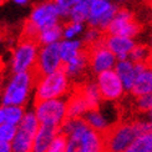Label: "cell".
<instances>
[{"instance_id":"6da1fadb","label":"cell","mask_w":152,"mask_h":152,"mask_svg":"<svg viewBox=\"0 0 152 152\" xmlns=\"http://www.w3.org/2000/svg\"><path fill=\"white\" fill-rule=\"evenodd\" d=\"M59 132L67 137L66 152H106L104 134L90 127L84 117H67Z\"/></svg>"},{"instance_id":"7a4b0ae2","label":"cell","mask_w":152,"mask_h":152,"mask_svg":"<svg viewBox=\"0 0 152 152\" xmlns=\"http://www.w3.org/2000/svg\"><path fill=\"white\" fill-rule=\"evenodd\" d=\"M37 75L35 71L15 72L6 82L1 92V105L26 106L31 97Z\"/></svg>"},{"instance_id":"3957f363","label":"cell","mask_w":152,"mask_h":152,"mask_svg":"<svg viewBox=\"0 0 152 152\" xmlns=\"http://www.w3.org/2000/svg\"><path fill=\"white\" fill-rule=\"evenodd\" d=\"M71 90V80L66 75L64 69L48 74L37 76L34 88V99L35 101L48 100V99H59L69 97Z\"/></svg>"},{"instance_id":"277c9868","label":"cell","mask_w":152,"mask_h":152,"mask_svg":"<svg viewBox=\"0 0 152 152\" xmlns=\"http://www.w3.org/2000/svg\"><path fill=\"white\" fill-rule=\"evenodd\" d=\"M104 136L106 152H125L135 138L141 136L138 121L117 122Z\"/></svg>"},{"instance_id":"5b68a950","label":"cell","mask_w":152,"mask_h":152,"mask_svg":"<svg viewBox=\"0 0 152 152\" xmlns=\"http://www.w3.org/2000/svg\"><path fill=\"white\" fill-rule=\"evenodd\" d=\"M40 45L34 39L24 37L14 48L10 59V69L12 74L35 71Z\"/></svg>"},{"instance_id":"8992f818","label":"cell","mask_w":152,"mask_h":152,"mask_svg":"<svg viewBox=\"0 0 152 152\" xmlns=\"http://www.w3.org/2000/svg\"><path fill=\"white\" fill-rule=\"evenodd\" d=\"M34 111L41 125L60 127L67 118V97L35 101Z\"/></svg>"},{"instance_id":"52a82bcc","label":"cell","mask_w":152,"mask_h":152,"mask_svg":"<svg viewBox=\"0 0 152 152\" xmlns=\"http://www.w3.org/2000/svg\"><path fill=\"white\" fill-rule=\"evenodd\" d=\"M118 8L120 5H117V3L112 1V0H92L86 24L88 26L97 28L101 31L106 33Z\"/></svg>"},{"instance_id":"ba28073f","label":"cell","mask_w":152,"mask_h":152,"mask_svg":"<svg viewBox=\"0 0 152 152\" xmlns=\"http://www.w3.org/2000/svg\"><path fill=\"white\" fill-rule=\"evenodd\" d=\"M141 30L142 25L136 20L134 12L125 6H120L113 20L106 30V34L134 37L140 34Z\"/></svg>"},{"instance_id":"9c48e42d","label":"cell","mask_w":152,"mask_h":152,"mask_svg":"<svg viewBox=\"0 0 152 152\" xmlns=\"http://www.w3.org/2000/svg\"><path fill=\"white\" fill-rule=\"evenodd\" d=\"M28 21L34 24L40 30L53 26L61 21L58 6L54 0H41L33 6Z\"/></svg>"},{"instance_id":"30bf717a","label":"cell","mask_w":152,"mask_h":152,"mask_svg":"<svg viewBox=\"0 0 152 152\" xmlns=\"http://www.w3.org/2000/svg\"><path fill=\"white\" fill-rule=\"evenodd\" d=\"M64 62L60 56L59 42L49 44V45H40L39 56L35 67V72L37 76L48 75L62 69Z\"/></svg>"},{"instance_id":"8fae6325","label":"cell","mask_w":152,"mask_h":152,"mask_svg":"<svg viewBox=\"0 0 152 152\" xmlns=\"http://www.w3.org/2000/svg\"><path fill=\"white\" fill-rule=\"evenodd\" d=\"M96 82L104 101H116L124 96L125 86L115 69L97 74Z\"/></svg>"},{"instance_id":"7c38bea8","label":"cell","mask_w":152,"mask_h":152,"mask_svg":"<svg viewBox=\"0 0 152 152\" xmlns=\"http://www.w3.org/2000/svg\"><path fill=\"white\" fill-rule=\"evenodd\" d=\"M88 51L90 69L94 74H100L102 71L115 69L117 62V56L105 45L104 39L95 45L86 48Z\"/></svg>"},{"instance_id":"4fadbf2b","label":"cell","mask_w":152,"mask_h":152,"mask_svg":"<svg viewBox=\"0 0 152 152\" xmlns=\"http://www.w3.org/2000/svg\"><path fill=\"white\" fill-rule=\"evenodd\" d=\"M105 45L117 56V60H126L129 59V54L136 45L132 37L121 36V35H110L106 34L104 36Z\"/></svg>"},{"instance_id":"5bb4252c","label":"cell","mask_w":152,"mask_h":152,"mask_svg":"<svg viewBox=\"0 0 152 152\" xmlns=\"http://www.w3.org/2000/svg\"><path fill=\"white\" fill-rule=\"evenodd\" d=\"M87 67H90V60H88V51L86 48L76 58L67 61L62 66L70 80H79L86 72Z\"/></svg>"},{"instance_id":"9a60e30c","label":"cell","mask_w":152,"mask_h":152,"mask_svg":"<svg viewBox=\"0 0 152 152\" xmlns=\"http://www.w3.org/2000/svg\"><path fill=\"white\" fill-rule=\"evenodd\" d=\"M59 134V127L50 125H40L39 130L34 136L33 152H46L54 137Z\"/></svg>"},{"instance_id":"2e32d148","label":"cell","mask_w":152,"mask_h":152,"mask_svg":"<svg viewBox=\"0 0 152 152\" xmlns=\"http://www.w3.org/2000/svg\"><path fill=\"white\" fill-rule=\"evenodd\" d=\"M84 118H85V121L87 122V125L90 126V127L101 132V134L107 132L113 125H115L105 116V112H104L101 106H99L97 109L88 110L86 112V115L84 116Z\"/></svg>"},{"instance_id":"e0dca14e","label":"cell","mask_w":152,"mask_h":152,"mask_svg":"<svg viewBox=\"0 0 152 152\" xmlns=\"http://www.w3.org/2000/svg\"><path fill=\"white\" fill-rule=\"evenodd\" d=\"M115 70H116L117 75L120 76L121 81H122V84L125 86V90L126 91H131L132 86H134V84H135L136 76H137L135 64L130 59L117 60Z\"/></svg>"},{"instance_id":"ac0fdd59","label":"cell","mask_w":152,"mask_h":152,"mask_svg":"<svg viewBox=\"0 0 152 152\" xmlns=\"http://www.w3.org/2000/svg\"><path fill=\"white\" fill-rule=\"evenodd\" d=\"M90 109L86 99L76 90L67 97V117H84Z\"/></svg>"},{"instance_id":"d6986e66","label":"cell","mask_w":152,"mask_h":152,"mask_svg":"<svg viewBox=\"0 0 152 152\" xmlns=\"http://www.w3.org/2000/svg\"><path fill=\"white\" fill-rule=\"evenodd\" d=\"M132 96H142V95L152 92V67H146L141 72H138L136 76L135 84L132 86L131 91Z\"/></svg>"},{"instance_id":"ffe728a7","label":"cell","mask_w":152,"mask_h":152,"mask_svg":"<svg viewBox=\"0 0 152 152\" xmlns=\"http://www.w3.org/2000/svg\"><path fill=\"white\" fill-rule=\"evenodd\" d=\"M59 49L62 62L66 64L67 61L76 58L85 49V45L81 39H62L59 42Z\"/></svg>"},{"instance_id":"44dd1931","label":"cell","mask_w":152,"mask_h":152,"mask_svg":"<svg viewBox=\"0 0 152 152\" xmlns=\"http://www.w3.org/2000/svg\"><path fill=\"white\" fill-rule=\"evenodd\" d=\"M77 91L81 92V95L86 99L87 104L90 105V109H97L101 105L100 102L102 101L100 94V88L96 81H86L84 84H81L77 87Z\"/></svg>"},{"instance_id":"7402d4cb","label":"cell","mask_w":152,"mask_h":152,"mask_svg":"<svg viewBox=\"0 0 152 152\" xmlns=\"http://www.w3.org/2000/svg\"><path fill=\"white\" fill-rule=\"evenodd\" d=\"M34 134L18 127L16 135L11 141L12 152H33Z\"/></svg>"},{"instance_id":"603a6c76","label":"cell","mask_w":152,"mask_h":152,"mask_svg":"<svg viewBox=\"0 0 152 152\" xmlns=\"http://www.w3.org/2000/svg\"><path fill=\"white\" fill-rule=\"evenodd\" d=\"M62 29H64V25L61 23L42 29L37 34L36 41L39 42V45H49V44L60 42L64 39V36H62Z\"/></svg>"},{"instance_id":"cb8c5ba5","label":"cell","mask_w":152,"mask_h":152,"mask_svg":"<svg viewBox=\"0 0 152 152\" xmlns=\"http://www.w3.org/2000/svg\"><path fill=\"white\" fill-rule=\"evenodd\" d=\"M91 3H92V0H79V3L76 4L71 10L69 20L86 24L87 19H88V14H90Z\"/></svg>"},{"instance_id":"d4e9b609","label":"cell","mask_w":152,"mask_h":152,"mask_svg":"<svg viewBox=\"0 0 152 152\" xmlns=\"http://www.w3.org/2000/svg\"><path fill=\"white\" fill-rule=\"evenodd\" d=\"M25 112H26V110L24 109V106H18V105L5 106V122L19 126Z\"/></svg>"},{"instance_id":"484cf974","label":"cell","mask_w":152,"mask_h":152,"mask_svg":"<svg viewBox=\"0 0 152 152\" xmlns=\"http://www.w3.org/2000/svg\"><path fill=\"white\" fill-rule=\"evenodd\" d=\"M152 55V48L147 45H135L134 49L131 50V53L129 54V59L132 62H141V64H146L147 60L151 58Z\"/></svg>"},{"instance_id":"4316f807","label":"cell","mask_w":152,"mask_h":152,"mask_svg":"<svg viewBox=\"0 0 152 152\" xmlns=\"http://www.w3.org/2000/svg\"><path fill=\"white\" fill-rule=\"evenodd\" d=\"M40 125L41 124L39 121V118H37L34 109H33V110H29V111L25 112V115H24V117L21 120V122H20V125H19L18 127H20V129L28 131V132H31V134L35 135L36 132H37V130H39Z\"/></svg>"},{"instance_id":"83f0119b","label":"cell","mask_w":152,"mask_h":152,"mask_svg":"<svg viewBox=\"0 0 152 152\" xmlns=\"http://www.w3.org/2000/svg\"><path fill=\"white\" fill-rule=\"evenodd\" d=\"M152 148V134L141 135L132 142L125 152H148Z\"/></svg>"},{"instance_id":"f1b7e54d","label":"cell","mask_w":152,"mask_h":152,"mask_svg":"<svg viewBox=\"0 0 152 152\" xmlns=\"http://www.w3.org/2000/svg\"><path fill=\"white\" fill-rule=\"evenodd\" d=\"M85 29V23L67 20V23L64 24L62 36H64V39H77L79 36H82Z\"/></svg>"},{"instance_id":"f546056e","label":"cell","mask_w":152,"mask_h":152,"mask_svg":"<svg viewBox=\"0 0 152 152\" xmlns=\"http://www.w3.org/2000/svg\"><path fill=\"white\" fill-rule=\"evenodd\" d=\"M104 36H105L104 31H101L97 28L88 26L87 29H85L84 34H82L81 40H82V42H84L85 48H90V46L95 45V44L100 42L101 40L104 39Z\"/></svg>"},{"instance_id":"4dcf8cb0","label":"cell","mask_w":152,"mask_h":152,"mask_svg":"<svg viewBox=\"0 0 152 152\" xmlns=\"http://www.w3.org/2000/svg\"><path fill=\"white\" fill-rule=\"evenodd\" d=\"M58 6L61 20H69L72 8L79 3V0H54Z\"/></svg>"},{"instance_id":"1f68e13d","label":"cell","mask_w":152,"mask_h":152,"mask_svg":"<svg viewBox=\"0 0 152 152\" xmlns=\"http://www.w3.org/2000/svg\"><path fill=\"white\" fill-rule=\"evenodd\" d=\"M66 148H67V137L64 134L59 132L54 137V140L50 143L46 152H66Z\"/></svg>"},{"instance_id":"d6a6232c","label":"cell","mask_w":152,"mask_h":152,"mask_svg":"<svg viewBox=\"0 0 152 152\" xmlns=\"http://www.w3.org/2000/svg\"><path fill=\"white\" fill-rule=\"evenodd\" d=\"M135 110L137 112H148L152 110V92L137 96L135 100Z\"/></svg>"},{"instance_id":"836d02e7","label":"cell","mask_w":152,"mask_h":152,"mask_svg":"<svg viewBox=\"0 0 152 152\" xmlns=\"http://www.w3.org/2000/svg\"><path fill=\"white\" fill-rule=\"evenodd\" d=\"M16 131H18V126L8 122L1 124L0 125V141L11 142L12 138L16 135Z\"/></svg>"},{"instance_id":"e575fe53","label":"cell","mask_w":152,"mask_h":152,"mask_svg":"<svg viewBox=\"0 0 152 152\" xmlns=\"http://www.w3.org/2000/svg\"><path fill=\"white\" fill-rule=\"evenodd\" d=\"M37 34H39V29H37L34 24L30 21H26L24 25V37H29V39L36 40Z\"/></svg>"},{"instance_id":"d590c367","label":"cell","mask_w":152,"mask_h":152,"mask_svg":"<svg viewBox=\"0 0 152 152\" xmlns=\"http://www.w3.org/2000/svg\"><path fill=\"white\" fill-rule=\"evenodd\" d=\"M0 152H12L11 142H6V141H0Z\"/></svg>"},{"instance_id":"8d00e7d4","label":"cell","mask_w":152,"mask_h":152,"mask_svg":"<svg viewBox=\"0 0 152 152\" xmlns=\"http://www.w3.org/2000/svg\"><path fill=\"white\" fill-rule=\"evenodd\" d=\"M5 122V106L0 105V125Z\"/></svg>"},{"instance_id":"74e56055","label":"cell","mask_w":152,"mask_h":152,"mask_svg":"<svg viewBox=\"0 0 152 152\" xmlns=\"http://www.w3.org/2000/svg\"><path fill=\"white\" fill-rule=\"evenodd\" d=\"M11 3H14L15 5H19V6H25L30 3V0H10Z\"/></svg>"},{"instance_id":"f35d334b","label":"cell","mask_w":152,"mask_h":152,"mask_svg":"<svg viewBox=\"0 0 152 152\" xmlns=\"http://www.w3.org/2000/svg\"><path fill=\"white\" fill-rule=\"evenodd\" d=\"M147 1V4L150 5V8H151V10H152V0H146Z\"/></svg>"},{"instance_id":"ab89813d","label":"cell","mask_w":152,"mask_h":152,"mask_svg":"<svg viewBox=\"0 0 152 152\" xmlns=\"http://www.w3.org/2000/svg\"><path fill=\"white\" fill-rule=\"evenodd\" d=\"M116 3H121V1H125V0H115Z\"/></svg>"},{"instance_id":"60d3db41","label":"cell","mask_w":152,"mask_h":152,"mask_svg":"<svg viewBox=\"0 0 152 152\" xmlns=\"http://www.w3.org/2000/svg\"><path fill=\"white\" fill-rule=\"evenodd\" d=\"M150 117H151V121H152V110H151V113H150Z\"/></svg>"},{"instance_id":"b9f144b4","label":"cell","mask_w":152,"mask_h":152,"mask_svg":"<svg viewBox=\"0 0 152 152\" xmlns=\"http://www.w3.org/2000/svg\"><path fill=\"white\" fill-rule=\"evenodd\" d=\"M148 152H152V148H151V150H150V151H148Z\"/></svg>"}]
</instances>
